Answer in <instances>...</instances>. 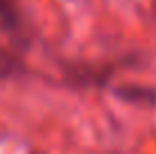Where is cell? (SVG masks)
Returning <instances> with one entry per match:
<instances>
[{"label": "cell", "instance_id": "6da1fadb", "mask_svg": "<svg viewBox=\"0 0 156 154\" xmlns=\"http://www.w3.org/2000/svg\"><path fill=\"white\" fill-rule=\"evenodd\" d=\"M0 34L20 39L25 34V16L18 0H0Z\"/></svg>", "mask_w": 156, "mask_h": 154}, {"label": "cell", "instance_id": "7a4b0ae2", "mask_svg": "<svg viewBox=\"0 0 156 154\" xmlns=\"http://www.w3.org/2000/svg\"><path fill=\"white\" fill-rule=\"evenodd\" d=\"M20 70H23V63L16 59L9 50L0 48V77H9V75L20 73Z\"/></svg>", "mask_w": 156, "mask_h": 154}]
</instances>
